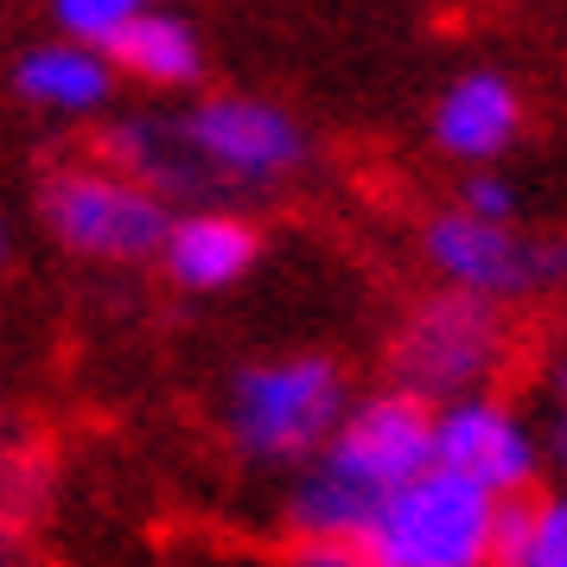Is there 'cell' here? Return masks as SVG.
Instances as JSON below:
<instances>
[{"label":"cell","mask_w":567,"mask_h":567,"mask_svg":"<svg viewBox=\"0 0 567 567\" xmlns=\"http://www.w3.org/2000/svg\"><path fill=\"white\" fill-rule=\"evenodd\" d=\"M154 7H159V0H154Z\"/></svg>","instance_id":"cell-21"},{"label":"cell","mask_w":567,"mask_h":567,"mask_svg":"<svg viewBox=\"0 0 567 567\" xmlns=\"http://www.w3.org/2000/svg\"><path fill=\"white\" fill-rule=\"evenodd\" d=\"M7 83H13L20 103L78 122V115L109 109V96H115V58H109V45L58 32V39H39V45H27V52L13 58Z\"/></svg>","instance_id":"cell-11"},{"label":"cell","mask_w":567,"mask_h":567,"mask_svg":"<svg viewBox=\"0 0 567 567\" xmlns=\"http://www.w3.org/2000/svg\"><path fill=\"white\" fill-rule=\"evenodd\" d=\"M0 567H32L27 555H20V542H13V523H0Z\"/></svg>","instance_id":"cell-17"},{"label":"cell","mask_w":567,"mask_h":567,"mask_svg":"<svg viewBox=\"0 0 567 567\" xmlns=\"http://www.w3.org/2000/svg\"><path fill=\"white\" fill-rule=\"evenodd\" d=\"M453 205L472 210V217H491V224H516L523 198H516V185L504 179V173H491V166H465V179H460V192H453Z\"/></svg>","instance_id":"cell-15"},{"label":"cell","mask_w":567,"mask_h":567,"mask_svg":"<svg viewBox=\"0 0 567 567\" xmlns=\"http://www.w3.org/2000/svg\"><path fill=\"white\" fill-rule=\"evenodd\" d=\"M555 453L567 460V402H561V414H555Z\"/></svg>","instance_id":"cell-18"},{"label":"cell","mask_w":567,"mask_h":567,"mask_svg":"<svg viewBox=\"0 0 567 567\" xmlns=\"http://www.w3.org/2000/svg\"><path fill=\"white\" fill-rule=\"evenodd\" d=\"M421 261L434 268L440 287H460L497 307H523L567 287V243L561 236H536L516 224H491L472 210L446 205L421 224Z\"/></svg>","instance_id":"cell-7"},{"label":"cell","mask_w":567,"mask_h":567,"mask_svg":"<svg viewBox=\"0 0 567 567\" xmlns=\"http://www.w3.org/2000/svg\"><path fill=\"white\" fill-rule=\"evenodd\" d=\"M275 567H370L363 548H344V542H293V555Z\"/></svg>","instance_id":"cell-16"},{"label":"cell","mask_w":567,"mask_h":567,"mask_svg":"<svg viewBox=\"0 0 567 567\" xmlns=\"http://www.w3.org/2000/svg\"><path fill=\"white\" fill-rule=\"evenodd\" d=\"M109 58H115V71L134 83H147V90H192V83L205 78V45H198V27L173 13L166 0L147 7V13H134L128 27L109 39Z\"/></svg>","instance_id":"cell-12"},{"label":"cell","mask_w":567,"mask_h":567,"mask_svg":"<svg viewBox=\"0 0 567 567\" xmlns=\"http://www.w3.org/2000/svg\"><path fill=\"white\" fill-rule=\"evenodd\" d=\"M147 7H154V0H52V20H58V32H71V39L109 45V39L128 27L134 13H147Z\"/></svg>","instance_id":"cell-14"},{"label":"cell","mask_w":567,"mask_h":567,"mask_svg":"<svg viewBox=\"0 0 567 567\" xmlns=\"http://www.w3.org/2000/svg\"><path fill=\"white\" fill-rule=\"evenodd\" d=\"M427 134L453 166H491L523 134V90L504 71H460L434 96Z\"/></svg>","instance_id":"cell-9"},{"label":"cell","mask_w":567,"mask_h":567,"mask_svg":"<svg viewBox=\"0 0 567 567\" xmlns=\"http://www.w3.org/2000/svg\"><path fill=\"white\" fill-rule=\"evenodd\" d=\"M0 268H7V224H0Z\"/></svg>","instance_id":"cell-20"},{"label":"cell","mask_w":567,"mask_h":567,"mask_svg":"<svg viewBox=\"0 0 567 567\" xmlns=\"http://www.w3.org/2000/svg\"><path fill=\"white\" fill-rule=\"evenodd\" d=\"M555 395L567 402V351H561V363H555Z\"/></svg>","instance_id":"cell-19"},{"label":"cell","mask_w":567,"mask_h":567,"mask_svg":"<svg viewBox=\"0 0 567 567\" xmlns=\"http://www.w3.org/2000/svg\"><path fill=\"white\" fill-rule=\"evenodd\" d=\"M511 307L460 293V287H440L421 307L402 319L389 370L395 383L421 395V402H460V395H485L504 363H511Z\"/></svg>","instance_id":"cell-5"},{"label":"cell","mask_w":567,"mask_h":567,"mask_svg":"<svg viewBox=\"0 0 567 567\" xmlns=\"http://www.w3.org/2000/svg\"><path fill=\"white\" fill-rule=\"evenodd\" d=\"M256 261H261V230L249 217L224 210V205L179 210L173 230H166V249H159L166 281L185 287V293H224V287H236Z\"/></svg>","instance_id":"cell-10"},{"label":"cell","mask_w":567,"mask_h":567,"mask_svg":"<svg viewBox=\"0 0 567 567\" xmlns=\"http://www.w3.org/2000/svg\"><path fill=\"white\" fill-rule=\"evenodd\" d=\"M434 465V402L402 383L358 395L338 434L293 472L287 529L293 542H344L358 548L395 491Z\"/></svg>","instance_id":"cell-1"},{"label":"cell","mask_w":567,"mask_h":567,"mask_svg":"<svg viewBox=\"0 0 567 567\" xmlns=\"http://www.w3.org/2000/svg\"><path fill=\"white\" fill-rule=\"evenodd\" d=\"M504 504L511 497L472 485L453 465H427L389 497L358 548L370 567H497Z\"/></svg>","instance_id":"cell-3"},{"label":"cell","mask_w":567,"mask_h":567,"mask_svg":"<svg viewBox=\"0 0 567 567\" xmlns=\"http://www.w3.org/2000/svg\"><path fill=\"white\" fill-rule=\"evenodd\" d=\"M39 224L58 249L83 261H159L173 210L166 192L128 179L109 159H83V166H52L39 185Z\"/></svg>","instance_id":"cell-4"},{"label":"cell","mask_w":567,"mask_h":567,"mask_svg":"<svg viewBox=\"0 0 567 567\" xmlns=\"http://www.w3.org/2000/svg\"><path fill=\"white\" fill-rule=\"evenodd\" d=\"M351 383L332 358L293 351V358L243 363L224 383V434L249 465H300L338 434L351 414Z\"/></svg>","instance_id":"cell-2"},{"label":"cell","mask_w":567,"mask_h":567,"mask_svg":"<svg viewBox=\"0 0 567 567\" xmlns=\"http://www.w3.org/2000/svg\"><path fill=\"white\" fill-rule=\"evenodd\" d=\"M434 465H453L497 497H529L542 472V440L504 395H460L434 409Z\"/></svg>","instance_id":"cell-8"},{"label":"cell","mask_w":567,"mask_h":567,"mask_svg":"<svg viewBox=\"0 0 567 567\" xmlns=\"http://www.w3.org/2000/svg\"><path fill=\"white\" fill-rule=\"evenodd\" d=\"M497 567H567V491L504 504Z\"/></svg>","instance_id":"cell-13"},{"label":"cell","mask_w":567,"mask_h":567,"mask_svg":"<svg viewBox=\"0 0 567 567\" xmlns=\"http://www.w3.org/2000/svg\"><path fill=\"white\" fill-rule=\"evenodd\" d=\"M173 128L185 141L198 198L205 192H268L307 166V128L281 103H261V96H236V90L198 96L173 115Z\"/></svg>","instance_id":"cell-6"}]
</instances>
